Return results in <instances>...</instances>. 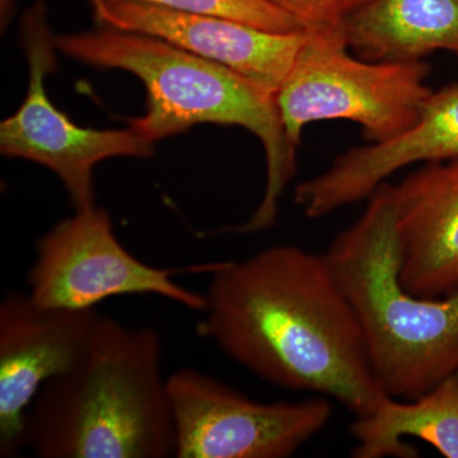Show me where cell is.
<instances>
[{
	"mask_svg": "<svg viewBox=\"0 0 458 458\" xmlns=\"http://www.w3.org/2000/svg\"><path fill=\"white\" fill-rule=\"evenodd\" d=\"M198 333L267 384L335 400L355 418L388 397L327 255L267 247L210 274Z\"/></svg>",
	"mask_w": 458,
	"mask_h": 458,
	"instance_id": "cell-1",
	"label": "cell"
},
{
	"mask_svg": "<svg viewBox=\"0 0 458 458\" xmlns=\"http://www.w3.org/2000/svg\"><path fill=\"white\" fill-rule=\"evenodd\" d=\"M162 357L155 328L102 316L82 357L33 400L25 448L42 458L174 457Z\"/></svg>",
	"mask_w": 458,
	"mask_h": 458,
	"instance_id": "cell-2",
	"label": "cell"
},
{
	"mask_svg": "<svg viewBox=\"0 0 458 458\" xmlns=\"http://www.w3.org/2000/svg\"><path fill=\"white\" fill-rule=\"evenodd\" d=\"M54 42L57 50L84 64L123 69L140 78L147 89V111L129 123L150 143L204 123L252 132L267 157V188L249 221L232 229L255 233L276 225L280 199L297 171V147L286 135L274 93L227 66L153 36L104 26L54 36Z\"/></svg>",
	"mask_w": 458,
	"mask_h": 458,
	"instance_id": "cell-3",
	"label": "cell"
},
{
	"mask_svg": "<svg viewBox=\"0 0 458 458\" xmlns=\"http://www.w3.org/2000/svg\"><path fill=\"white\" fill-rule=\"evenodd\" d=\"M394 185L386 182L325 255L363 331L377 382L414 400L458 373V292L426 298L400 280Z\"/></svg>",
	"mask_w": 458,
	"mask_h": 458,
	"instance_id": "cell-4",
	"label": "cell"
},
{
	"mask_svg": "<svg viewBox=\"0 0 458 458\" xmlns=\"http://www.w3.org/2000/svg\"><path fill=\"white\" fill-rule=\"evenodd\" d=\"M429 74L424 60L369 62L352 55L344 38L306 35L276 106L295 147L309 123L324 120L358 123L364 140L384 143L418 122Z\"/></svg>",
	"mask_w": 458,
	"mask_h": 458,
	"instance_id": "cell-5",
	"label": "cell"
},
{
	"mask_svg": "<svg viewBox=\"0 0 458 458\" xmlns=\"http://www.w3.org/2000/svg\"><path fill=\"white\" fill-rule=\"evenodd\" d=\"M222 264L180 269L148 265L114 236L110 214L93 207L77 210L40 238L27 284L30 297L51 309H96L116 295L153 294L201 313L207 307L204 293L174 278L180 274H212Z\"/></svg>",
	"mask_w": 458,
	"mask_h": 458,
	"instance_id": "cell-6",
	"label": "cell"
},
{
	"mask_svg": "<svg viewBox=\"0 0 458 458\" xmlns=\"http://www.w3.org/2000/svg\"><path fill=\"white\" fill-rule=\"evenodd\" d=\"M177 458H286L330 421L325 396L260 403L200 370L167 378Z\"/></svg>",
	"mask_w": 458,
	"mask_h": 458,
	"instance_id": "cell-7",
	"label": "cell"
},
{
	"mask_svg": "<svg viewBox=\"0 0 458 458\" xmlns=\"http://www.w3.org/2000/svg\"><path fill=\"white\" fill-rule=\"evenodd\" d=\"M22 38L29 89L20 108L0 125V149L4 156L49 168L62 180L75 209H90L96 207L95 165L114 157L146 158L153 155V143L131 126L120 131L82 128L50 101L44 81L56 71V47L44 0L23 14Z\"/></svg>",
	"mask_w": 458,
	"mask_h": 458,
	"instance_id": "cell-8",
	"label": "cell"
},
{
	"mask_svg": "<svg viewBox=\"0 0 458 458\" xmlns=\"http://www.w3.org/2000/svg\"><path fill=\"white\" fill-rule=\"evenodd\" d=\"M98 309L40 306L11 292L0 304V456L25 448L27 412L38 391L82 357L99 318Z\"/></svg>",
	"mask_w": 458,
	"mask_h": 458,
	"instance_id": "cell-9",
	"label": "cell"
},
{
	"mask_svg": "<svg viewBox=\"0 0 458 458\" xmlns=\"http://www.w3.org/2000/svg\"><path fill=\"white\" fill-rule=\"evenodd\" d=\"M458 159V82L432 90L418 122L399 137L352 147L327 171L295 188L294 200L307 218L318 219L369 200L401 168Z\"/></svg>",
	"mask_w": 458,
	"mask_h": 458,
	"instance_id": "cell-10",
	"label": "cell"
},
{
	"mask_svg": "<svg viewBox=\"0 0 458 458\" xmlns=\"http://www.w3.org/2000/svg\"><path fill=\"white\" fill-rule=\"evenodd\" d=\"M99 23L141 33L212 60L276 95L291 72L306 33H276L227 20L181 13L138 2H99Z\"/></svg>",
	"mask_w": 458,
	"mask_h": 458,
	"instance_id": "cell-11",
	"label": "cell"
},
{
	"mask_svg": "<svg viewBox=\"0 0 458 458\" xmlns=\"http://www.w3.org/2000/svg\"><path fill=\"white\" fill-rule=\"evenodd\" d=\"M400 280L410 293L458 292V159L427 164L394 185Z\"/></svg>",
	"mask_w": 458,
	"mask_h": 458,
	"instance_id": "cell-12",
	"label": "cell"
},
{
	"mask_svg": "<svg viewBox=\"0 0 458 458\" xmlns=\"http://www.w3.org/2000/svg\"><path fill=\"white\" fill-rule=\"evenodd\" d=\"M345 38L369 62H418L441 50L458 59V0H372L349 18Z\"/></svg>",
	"mask_w": 458,
	"mask_h": 458,
	"instance_id": "cell-13",
	"label": "cell"
},
{
	"mask_svg": "<svg viewBox=\"0 0 458 458\" xmlns=\"http://www.w3.org/2000/svg\"><path fill=\"white\" fill-rule=\"evenodd\" d=\"M354 458H414L418 450L405 442L428 443L445 458H458V373L414 400L386 397L369 417L351 426Z\"/></svg>",
	"mask_w": 458,
	"mask_h": 458,
	"instance_id": "cell-14",
	"label": "cell"
},
{
	"mask_svg": "<svg viewBox=\"0 0 458 458\" xmlns=\"http://www.w3.org/2000/svg\"><path fill=\"white\" fill-rule=\"evenodd\" d=\"M99 2H138L181 13L227 18L245 25L276 33L303 32L293 18L269 0H90Z\"/></svg>",
	"mask_w": 458,
	"mask_h": 458,
	"instance_id": "cell-15",
	"label": "cell"
},
{
	"mask_svg": "<svg viewBox=\"0 0 458 458\" xmlns=\"http://www.w3.org/2000/svg\"><path fill=\"white\" fill-rule=\"evenodd\" d=\"M293 18L306 35L345 38L349 18L372 0H269Z\"/></svg>",
	"mask_w": 458,
	"mask_h": 458,
	"instance_id": "cell-16",
	"label": "cell"
},
{
	"mask_svg": "<svg viewBox=\"0 0 458 458\" xmlns=\"http://www.w3.org/2000/svg\"><path fill=\"white\" fill-rule=\"evenodd\" d=\"M16 11V0H0V25L2 31L7 29Z\"/></svg>",
	"mask_w": 458,
	"mask_h": 458,
	"instance_id": "cell-17",
	"label": "cell"
}]
</instances>
